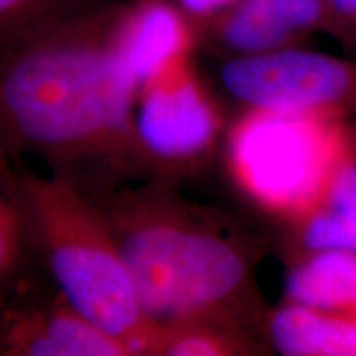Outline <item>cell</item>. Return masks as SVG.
<instances>
[{"label": "cell", "mask_w": 356, "mask_h": 356, "mask_svg": "<svg viewBox=\"0 0 356 356\" xmlns=\"http://www.w3.org/2000/svg\"><path fill=\"white\" fill-rule=\"evenodd\" d=\"M26 277L0 300V356H131L127 345L91 322L53 287Z\"/></svg>", "instance_id": "cell-7"}, {"label": "cell", "mask_w": 356, "mask_h": 356, "mask_svg": "<svg viewBox=\"0 0 356 356\" xmlns=\"http://www.w3.org/2000/svg\"><path fill=\"white\" fill-rule=\"evenodd\" d=\"M222 114L200 78L193 53L173 58L142 84L136 145L144 173L170 177L197 168L221 139Z\"/></svg>", "instance_id": "cell-5"}, {"label": "cell", "mask_w": 356, "mask_h": 356, "mask_svg": "<svg viewBox=\"0 0 356 356\" xmlns=\"http://www.w3.org/2000/svg\"><path fill=\"white\" fill-rule=\"evenodd\" d=\"M220 79L246 109L343 115L356 106V61L302 44L228 56Z\"/></svg>", "instance_id": "cell-6"}, {"label": "cell", "mask_w": 356, "mask_h": 356, "mask_svg": "<svg viewBox=\"0 0 356 356\" xmlns=\"http://www.w3.org/2000/svg\"><path fill=\"white\" fill-rule=\"evenodd\" d=\"M106 0H0V50L35 30Z\"/></svg>", "instance_id": "cell-14"}, {"label": "cell", "mask_w": 356, "mask_h": 356, "mask_svg": "<svg viewBox=\"0 0 356 356\" xmlns=\"http://www.w3.org/2000/svg\"><path fill=\"white\" fill-rule=\"evenodd\" d=\"M236 322L222 318H195L159 325L155 355L165 356H228L246 350Z\"/></svg>", "instance_id": "cell-12"}, {"label": "cell", "mask_w": 356, "mask_h": 356, "mask_svg": "<svg viewBox=\"0 0 356 356\" xmlns=\"http://www.w3.org/2000/svg\"><path fill=\"white\" fill-rule=\"evenodd\" d=\"M320 30H327L325 0H239L198 26L228 56L299 47Z\"/></svg>", "instance_id": "cell-8"}, {"label": "cell", "mask_w": 356, "mask_h": 356, "mask_svg": "<svg viewBox=\"0 0 356 356\" xmlns=\"http://www.w3.org/2000/svg\"><path fill=\"white\" fill-rule=\"evenodd\" d=\"M300 252L356 251V204L320 200L292 221Z\"/></svg>", "instance_id": "cell-13"}, {"label": "cell", "mask_w": 356, "mask_h": 356, "mask_svg": "<svg viewBox=\"0 0 356 356\" xmlns=\"http://www.w3.org/2000/svg\"><path fill=\"white\" fill-rule=\"evenodd\" d=\"M175 2L197 24V26H200L216 17L218 13L233 7L239 0H175Z\"/></svg>", "instance_id": "cell-16"}, {"label": "cell", "mask_w": 356, "mask_h": 356, "mask_svg": "<svg viewBox=\"0 0 356 356\" xmlns=\"http://www.w3.org/2000/svg\"><path fill=\"white\" fill-rule=\"evenodd\" d=\"M91 200L109 222L150 322H236L249 293V257L211 213L162 184H127Z\"/></svg>", "instance_id": "cell-2"}, {"label": "cell", "mask_w": 356, "mask_h": 356, "mask_svg": "<svg viewBox=\"0 0 356 356\" xmlns=\"http://www.w3.org/2000/svg\"><path fill=\"white\" fill-rule=\"evenodd\" d=\"M287 302L356 315V251L304 252L286 277Z\"/></svg>", "instance_id": "cell-10"}, {"label": "cell", "mask_w": 356, "mask_h": 356, "mask_svg": "<svg viewBox=\"0 0 356 356\" xmlns=\"http://www.w3.org/2000/svg\"><path fill=\"white\" fill-rule=\"evenodd\" d=\"M37 261L30 239L19 168L0 152V300L30 277Z\"/></svg>", "instance_id": "cell-11"}, {"label": "cell", "mask_w": 356, "mask_h": 356, "mask_svg": "<svg viewBox=\"0 0 356 356\" xmlns=\"http://www.w3.org/2000/svg\"><path fill=\"white\" fill-rule=\"evenodd\" d=\"M37 261L71 305L127 345L131 356L155 355L159 325L147 318L104 213L60 178L19 168Z\"/></svg>", "instance_id": "cell-3"}, {"label": "cell", "mask_w": 356, "mask_h": 356, "mask_svg": "<svg viewBox=\"0 0 356 356\" xmlns=\"http://www.w3.org/2000/svg\"><path fill=\"white\" fill-rule=\"evenodd\" d=\"M327 32L356 44V0H325Z\"/></svg>", "instance_id": "cell-15"}, {"label": "cell", "mask_w": 356, "mask_h": 356, "mask_svg": "<svg viewBox=\"0 0 356 356\" xmlns=\"http://www.w3.org/2000/svg\"><path fill=\"white\" fill-rule=\"evenodd\" d=\"M269 338L287 356H356V315L287 302L270 315Z\"/></svg>", "instance_id": "cell-9"}, {"label": "cell", "mask_w": 356, "mask_h": 356, "mask_svg": "<svg viewBox=\"0 0 356 356\" xmlns=\"http://www.w3.org/2000/svg\"><path fill=\"white\" fill-rule=\"evenodd\" d=\"M355 147L343 115L246 109L226 134L225 160L243 195L292 222L320 202Z\"/></svg>", "instance_id": "cell-4"}, {"label": "cell", "mask_w": 356, "mask_h": 356, "mask_svg": "<svg viewBox=\"0 0 356 356\" xmlns=\"http://www.w3.org/2000/svg\"><path fill=\"white\" fill-rule=\"evenodd\" d=\"M145 79L115 35L104 2L0 50V152L38 159L89 198L145 175L136 106Z\"/></svg>", "instance_id": "cell-1"}]
</instances>
